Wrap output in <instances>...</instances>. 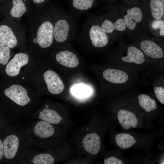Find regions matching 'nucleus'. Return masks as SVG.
<instances>
[{
    "label": "nucleus",
    "instance_id": "obj_1",
    "mask_svg": "<svg viewBox=\"0 0 164 164\" xmlns=\"http://www.w3.org/2000/svg\"><path fill=\"white\" fill-rule=\"evenodd\" d=\"M28 30L27 40L38 51L50 47L53 43V23L51 11L41 7H30L26 14Z\"/></svg>",
    "mask_w": 164,
    "mask_h": 164
},
{
    "label": "nucleus",
    "instance_id": "obj_2",
    "mask_svg": "<svg viewBox=\"0 0 164 164\" xmlns=\"http://www.w3.org/2000/svg\"><path fill=\"white\" fill-rule=\"evenodd\" d=\"M7 135L3 141L4 157L11 163L22 164L33 144L25 129L18 124L8 128Z\"/></svg>",
    "mask_w": 164,
    "mask_h": 164
},
{
    "label": "nucleus",
    "instance_id": "obj_3",
    "mask_svg": "<svg viewBox=\"0 0 164 164\" xmlns=\"http://www.w3.org/2000/svg\"><path fill=\"white\" fill-rule=\"evenodd\" d=\"M53 125L39 119L30 122L25 129L32 139L33 146L40 149L56 146L58 134Z\"/></svg>",
    "mask_w": 164,
    "mask_h": 164
},
{
    "label": "nucleus",
    "instance_id": "obj_4",
    "mask_svg": "<svg viewBox=\"0 0 164 164\" xmlns=\"http://www.w3.org/2000/svg\"><path fill=\"white\" fill-rule=\"evenodd\" d=\"M27 41L26 30L20 22L5 17L0 21V44L12 49L24 47Z\"/></svg>",
    "mask_w": 164,
    "mask_h": 164
},
{
    "label": "nucleus",
    "instance_id": "obj_5",
    "mask_svg": "<svg viewBox=\"0 0 164 164\" xmlns=\"http://www.w3.org/2000/svg\"><path fill=\"white\" fill-rule=\"evenodd\" d=\"M32 0H9L1 8V15L20 22L22 17L29 11Z\"/></svg>",
    "mask_w": 164,
    "mask_h": 164
},
{
    "label": "nucleus",
    "instance_id": "obj_6",
    "mask_svg": "<svg viewBox=\"0 0 164 164\" xmlns=\"http://www.w3.org/2000/svg\"><path fill=\"white\" fill-rule=\"evenodd\" d=\"M53 23V42L62 43L68 38L70 31L68 21L61 13L51 10Z\"/></svg>",
    "mask_w": 164,
    "mask_h": 164
},
{
    "label": "nucleus",
    "instance_id": "obj_7",
    "mask_svg": "<svg viewBox=\"0 0 164 164\" xmlns=\"http://www.w3.org/2000/svg\"><path fill=\"white\" fill-rule=\"evenodd\" d=\"M29 60V54L26 53L16 54L7 63L5 70L6 73L11 77L16 76L19 74L21 67L27 64Z\"/></svg>",
    "mask_w": 164,
    "mask_h": 164
},
{
    "label": "nucleus",
    "instance_id": "obj_8",
    "mask_svg": "<svg viewBox=\"0 0 164 164\" xmlns=\"http://www.w3.org/2000/svg\"><path fill=\"white\" fill-rule=\"evenodd\" d=\"M55 159L50 153L39 152L31 148L22 164H52Z\"/></svg>",
    "mask_w": 164,
    "mask_h": 164
},
{
    "label": "nucleus",
    "instance_id": "obj_9",
    "mask_svg": "<svg viewBox=\"0 0 164 164\" xmlns=\"http://www.w3.org/2000/svg\"><path fill=\"white\" fill-rule=\"evenodd\" d=\"M43 77L47 89L50 93L58 94L63 91L64 84L56 72L51 70H47L44 73Z\"/></svg>",
    "mask_w": 164,
    "mask_h": 164
},
{
    "label": "nucleus",
    "instance_id": "obj_10",
    "mask_svg": "<svg viewBox=\"0 0 164 164\" xmlns=\"http://www.w3.org/2000/svg\"><path fill=\"white\" fill-rule=\"evenodd\" d=\"M45 108L38 110L32 113V118L35 119L43 120L54 125L59 124L63 118L55 110L49 108L48 105Z\"/></svg>",
    "mask_w": 164,
    "mask_h": 164
},
{
    "label": "nucleus",
    "instance_id": "obj_11",
    "mask_svg": "<svg viewBox=\"0 0 164 164\" xmlns=\"http://www.w3.org/2000/svg\"><path fill=\"white\" fill-rule=\"evenodd\" d=\"M102 75L106 80L116 85L124 84L129 81L130 78L127 72L117 68L107 69L103 71Z\"/></svg>",
    "mask_w": 164,
    "mask_h": 164
},
{
    "label": "nucleus",
    "instance_id": "obj_12",
    "mask_svg": "<svg viewBox=\"0 0 164 164\" xmlns=\"http://www.w3.org/2000/svg\"><path fill=\"white\" fill-rule=\"evenodd\" d=\"M89 36L92 45L96 47H104L108 43L107 33L103 30L101 26L98 25L91 26L89 30Z\"/></svg>",
    "mask_w": 164,
    "mask_h": 164
},
{
    "label": "nucleus",
    "instance_id": "obj_13",
    "mask_svg": "<svg viewBox=\"0 0 164 164\" xmlns=\"http://www.w3.org/2000/svg\"><path fill=\"white\" fill-rule=\"evenodd\" d=\"M140 46L142 52L150 58L159 59L164 56L162 49L158 45L152 40H143L141 42Z\"/></svg>",
    "mask_w": 164,
    "mask_h": 164
},
{
    "label": "nucleus",
    "instance_id": "obj_14",
    "mask_svg": "<svg viewBox=\"0 0 164 164\" xmlns=\"http://www.w3.org/2000/svg\"><path fill=\"white\" fill-rule=\"evenodd\" d=\"M82 143L84 148L88 153L95 155L99 152L101 147V140L96 133L87 134L84 138Z\"/></svg>",
    "mask_w": 164,
    "mask_h": 164
},
{
    "label": "nucleus",
    "instance_id": "obj_15",
    "mask_svg": "<svg viewBox=\"0 0 164 164\" xmlns=\"http://www.w3.org/2000/svg\"><path fill=\"white\" fill-rule=\"evenodd\" d=\"M121 60L125 63L141 65L144 63L145 59L142 51L135 46H131L127 49V55L122 57Z\"/></svg>",
    "mask_w": 164,
    "mask_h": 164
},
{
    "label": "nucleus",
    "instance_id": "obj_16",
    "mask_svg": "<svg viewBox=\"0 0 164 164\" xmlns=\"http://www.w3.org/2000/svg\"><path fill=\"white\" fill-rule=\"evenodd\" d=\"M143 13L141 9L134 7L128 9L127 14L124 15V20L127 28L130 30L134 29L138 23L142 19Z\"/></svg>",
    "mask_w": 164,
    "mask_h": 164
},
{
    "label": "nucleus",
    "instance_id": "obj_17",
    "mask_svg": "<svg viewBox=\"0 0 164 164\" xmlns=\"http://www.w3.org/2000/svg\"><path fill=\"white\" fill-rule=\"evenodd\" d=\"M55 57L56 61L60 64L68 67H75L79 63L77 55L67 50L58 53Z\"/></svg>",
    "mask_w": 164,
    "mask_h": 164
},
{
    "label": "nucleus",
    "instance_id": "obj_18",
    "mask_svg": "<svg viewBox=\"0 0 164 164\" xmlns=\"http://www.w3.org/2000/svg\"><path fill=\"white\" fill-rule=\"evenodd\" d=\"M103 30L106 33H110L115 30L118 31H124L126 28V24L123 19L119 18L113 22L105 19L101 25Z\"/></svg>",
    "mask_w": 164,
    "mask_h": 164
},
{
    "label": "nucleus",
    "instance_id": "obj_19",
    "mask_svg": "<svg viewBox=\"0 0 164 164\" xmlns=\"http://www.w3.org/2000/svg\"><path fill=\"white\" fill-rule=\"evenodd\" d=\"M140 106L147 112H149L157 109L156 101L149 95L140 94L138 97Z\"/></svg>",
    "mask_w": 164,
    "mask_h": 164
},
{
    "label": "nucleus",
    "instance_id": "obj_20",
    "mask_svg": "<svg viewBox=\"0 0 164 164\" xmlns=\"http://www.w3.org/2000/svg\"><path fill=\"white\" fill-rule=\"evenodd\" d=\"M150 7L152 16L156 20L164 18V9L160 0H150Z\"/></svg>",
    "mask_w": 164,
    "mask_h": 164
},
{
    "label": "nucleus",
    "instance_id": "obj_21",
    "mask_svg": "<svg viewBox=\"0 0 164 164\" xmlns=\"http://www.w3.org/2000/svg\"><path fill=\"white\" fill-rule=\"evenodd\" d=\"M94 0H73L72 4L76 9L80 10H86L92 6Z\"/></svg>",
    "mask_w": 164,
    "mask_h": 164
},
{
    "label": "nucleus",
    "instance_id": "obj_22",
    "mask_svg": "<svg viewBox=\"0 0 164 164\" xmlns=\"http://www.w3.org/2000/svg\"><path fill=\"white\" fill-rule=\"evenodd\" d=\"M11 53L10 48L0 44V64H7L10 58Z\"/></svg>",
    "mask_w": 164,
    "mask_h": 164
},
{
    "label": "nucleus",
    "instance_id": "obj_23",
    "mask_svg": "<svg viewBox=\"0 0 164 164\" xmlns=\"http://www.w3.org/2000/svg\"><path fill=\"white\" fill-rule=\"evenodd\" d=\"M73 92L77 96L84 97L89 93V90L86 87L79 85L74 88Z\"/></svg>",
    "mask_w": 164,
    "mask_h": 164
},
{
    "label": "nucleus",
    "instance_id": "obj_24",
    "mask_svg": "<svg viewBox=\"0 0 164 164\" xmlns=\"http://www.w3.org/2000/svg\"><path fill=\"white\" fill-rule=\"evenodd\" d=\"M154 91L158 100L162 104H164V88L162 87L155 86Z\"/></svg>",
    "mask_w": 164,
    "mask_h": 164
},
{
    "label": "nucleus",
    "instance_id": "obj_25",
    "mask_svg": "<svg viewBox=\"0 0 164 164\" xmlns=\"http://www.w3.org/2000/svg\"><path fill=\"white\" fill-rule=\"evenodd\" d=\"M154 22L152 24V27L155 29L159 28L160 29L159 31H164V22L163 20H160Z\"/></svg>",
    "mask_w": 164,
    "mask_h": 164
},
{
    "label": "nucleus",
    "instance_id": "obj_26",
    "mask_svg": "<svg viewBox=\"0 0 164 164\" xmlns=\"http://www.w3.org/2000/svg\"><path fill=\"white\" fill-rule=\"evenodd\" d=\"M4 157V148L3 142L0 138V160H2Z\"/></svg>",
    "mask_w": 164,
    "mask_h": 164
},
{
    "label": "nucleus",
    "instance_id": "obj_27",
    "mask_svg": "<svg viewBox=\"0 0 164 164\" xmlns=\"http://www.w3.org/2000/svg\"><path fill=\"white\" fill-rule=\"evenodd\" d=\"M46 0H32L36 6L40 7V5L44 2Z\"/></svg>",
    "mask_w": 164,
    "mask_h": 164
},
{
    "label": "nucleus",
    "instance_id": "obj_28",
    "mask_svg": "<svg viewBox=\"0 0 164 164\" xmlns=\"http://www.w3.org/2000/svg\"><path fill=\"white\" fill-rule=\"evenodd\" d=\"M163 9H164V0H160Z\"/></svg>",
    "mask_w": 164,
    "mask_h": 164
},
{
    "label": "nucleus",
    "instance_id": "obj_29",
    "mask_svg": "<svg viewBox=\"0 0 164 164\" xmlns=\"http://www.w3.org/2000/svg\"><path fill=\"white\" fill-rule=\"evenodd\" d=\"M122 135V133H119L118 134L116 135H115V136L117 137H119L121 136V135Z\"/></svg>",
    "mask_w": 164,
    "mask_h": 164
},
{
    "label": "nucleus",
    "instance_id": "obj_30",
    "mask_svg": "<svg viewBox=\"0 0 164 164\" xmlns=\"http://www.w3.org/2000/svg\"><path fill=\"white\" fill-rule=\"evenodd\" d=\"M133 140L134 141V142L135 144L136 143H137V141L135 140V139H134V140Z\"/></svg>",
    "mask_w": 164,
    "mask_h": 164
}]
</instances>
